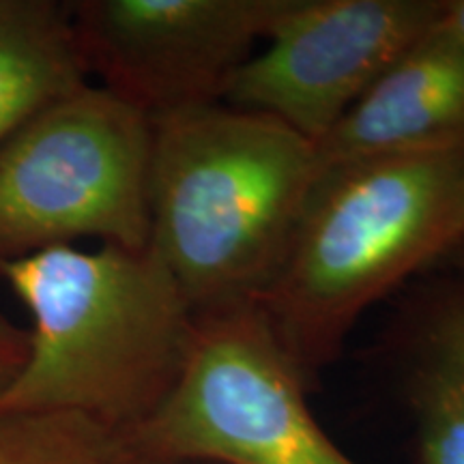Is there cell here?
Instances as JSON below:
<instances>
[{
	"mask_svg": "<svg viewBox=\"0 0 464 464\" xmlns=\"http://www.w3.org/2000/svg\"><path fill=\"white\" fill-rule=\"evenodd\" d=\"M284 0L67 3L86 75L150 121L222 103Z\"/></svg>",
	"mask_w": 464,
	"mask_h": 464,
	"instance_id": "obj_6",
	"label": "cell"
},
{
	"mask_svg": "<svg viewBox=\"0 0 464 464\" xmlns=\"http://www.w3.org/2000/svg\"><path fill=\"white\" fill-rule=\"evenodd\" d=\"M258 304L196 321L177 381L121 432L142 464H357L323 430Z\"/></svg>",
	"mask_w": 464,
	"mask_h": 464,
	"instance_id": "obj_4",
	"label": "cell"
},
{
	"mask_svg": "<svg viewBox=\"0 0 464 464\" xmlns=\"http://www.w3.org/2000/svg\"><path fill=\"white\" fill-rule=\"evenodd\" d=\"M464 144V52L437 31L411 45L314 144L318 170Z\"/></svg>",
	"mask_w": 464,
	"mask_h": 464,
	"instance_id": "obj_8",
	"label": "cell"
},
{
	"mask_svg": "<svg viewBox=\"0 0 464 464\" xmlns=\"http://www.w3.org/2000/svg\"><path fill=\"white\" fill-rule=\"evenodd\" d=\"M86 84L67 3L0 0V144Z\"/></svg>",
	"mask_w": 464,
	"mask_h": 464,
	"instance_id": "obj_9",
	"label": "cell"
},
{
	"mask_svg": "<svg viewBox=\"0 0 464 464\" xmlns=\"http://www.w3.org/2000/svg\"><path fill=\"white\" fill-rule=\"evenodd\" d=\"M153 121L97 84L0 144V263L97 239L149 247Z\"/></svg>",
	"mask_w": 464,
	"mask_h": 464,
	"instance_id": "obj_5",
	"label": "cell"
},
{
	"mask_svg": "<svg viewBox=\"0 0 464 464\" xmlns=\"http://www.w3.org/2000/svg\"><path fill=\"white\" fill-rule=\"evenodd\" d=\"M437 31L464 52V0H440Z\"/></svg>",
	"mask_w": 464,
	"mask_h": 464,
	"instance_id": "obj_13",
	"label": "cell"
},
{
	"mask_svg": "<svg viewBox=\"0 0 464 464\" xmlns=\"http://www.w3.org/2000/svg\"><path fill=\"white\" fill-rule=\"evenodd\" d=\"M0 464H142L123 434L75 413L0 411Z\"/></svg>",
	"mask_w": 464,
	"mask_h": 464,
	"instance_id": "obj_11",
	"label": "cell"
},
{
	"mask_svg": "<svg viewBox=\"0 0 464 464\" xmlns=\"http://www.w3.org/2000/svg\"><path fill=\"white\" fill-rule=\"evenodd\" d=\"M0 277L33 323L0 411L75 413L127 432L170 392L198 316L149 247L39 249L3 260Z\"/></svg>",
	"mask_w": 464,
	"mask_h": 464,
	"instance_id": "obj_1",
	"label": "cell"
},
{
	"mask_svg": "<svg viewBox=\"0 0 464 464\" xmlns=\"http://www.w3.org/2000/svg\"><path fill=\"white\" fill-rule=\"evenodd\" d=\"M448 258L454 260V263L460 266V271L464 274V226H462V232H460V239H458L456 247L451 249V254Z\"/></svg>",
	"mask_w": 464,
	"mask_h": 464,
	"instance_id": "obj_14",
	"label": "cell"
},
{
	"mask_svg": "<svg viewBox=\"0 0 464 464\" xmlns=\"http://www.w3.org/2000/svg\"><path fill=\"white\" fill-rule=\"evenodd\" d=\"M464 226V144L324 168L258 305L307 385L340 355L359 316Z\"/></svg>",
	"mask_w": 464,
	"mask_h": 464,
	"instance_id": "obj_3",
	"label": "cell"
},
{
	"mask_svg": "<svg viewBox=\"0 0 464 464\" xmlns=\"http://www.w3.org/2000/svg\"><path fill=\"white\" fill-rule=\"evenodd\" d=\"M409 393L421 464H464V286L417 329Z\"/></svg>",
	"mask_w": 464,
	"mask_h": 464,
	"instance_id": "obj_10",
	"label": "cell"
},
{
	"mask_svg": "<svg viewBox=\"0 0 464 464\" xmlns=\"http://www.w3.org/2000/svg\"><path fill=\"white\" fill-rule=\"evenodd\" d=\"M318 174L314 142L254 110L213 103L153 121L149 249L196 316L258 304Z\"/></svg>",
	"mask_w": 464,
	"mask_h": 464,
	"instance_id": "obj_2",
	"label": "cell"
},
{
	"mask_svg": "<svg viewBox=\"0 0 464 464\" xmlns=\"http://www.w3.org/2000/svg\"><path fill=\"white\" fill-rule=\"evenodd\" d=\"M440 0H284L222 103L318 142L392 63L432 31Z\"/></svg>",
	"mask_w": 464,
	"mask_h": 464,
	"instance_id": "obj_7",
	"label": "cell"
},
{
	"mask_svg": "<svg viewBox=\"0 0 464 464\" xmlns=\"http://www.w3.org/2000/svg\"><path fill=\"white\" fill-rule=\"evenodd\" d=\"M28 332L0 314V393L14 382L26 362Z\"/></svg>",
	"mask_w": 464,
	"mask_h": 464,
	"instance_id": "obj_12",
	"label": "cell"
}]
</instances>
